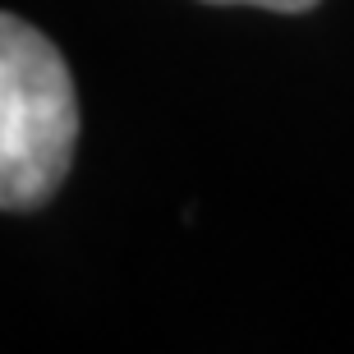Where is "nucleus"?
<instances>
[{"mask_svg":"<svg viewBox=\"0 0 354 354\" xmlns=\"http://www.w3.org/2000/svg\"><path fill=\"white\" fill-rule=\"evenodd\" d=\"M79 92L65 55L0 10V212L51 203L74 166Z\"/></svg>","mask_w":354,"mask_h":354,"instance_id":"nucleus-1","label":"nucleus"},{"mask_svg":"<svg viewBox=\"0 0 354 354\" xmlns=\"http://www.w3.org/2000/svg\"><path fill=\"white\" fill-rule=\"evenodd\" d=\"M207 5H253V10H272V14H304L317 0H207Z\"/></svg>","mask_w":354,"mask_h":354,"instance_id":"nucleus-2","label":"nucleus"}]
</instances>
